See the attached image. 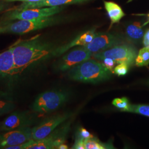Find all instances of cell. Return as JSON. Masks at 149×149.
Returning a JSON list of instances; mask_svg holds the SVG:
<instances>
[{
    "label": "cell",
    "mask_w": 149,
    "mask_h": 149,
    "mask_svg": "<svg viewBox=\"0 0 149 149\" xmlns=\"http://www.w3.org/2000/svg\"><path fill=\"white\" fill-rule=\"evenodd\" d=\"M16 65V74L33 67L51 56L55 49L41 40L39 36L17 42L11 47Z\"/></svg>",
    "instance_id": "6da1fadb"
},
{
    "label": "cell",
    "mask_w": 149,
    "mask_h": 149,
    "mask_svg": "<svg viewBox=\"0 0 149 149\" xmlns=\"http://www.w3.org/2000/svg\"><path fill=\"white\" fill-rule=\"evenodd\" d=\"M112 73L102 63L89 59L69 70L68 75L75 81L97 84L109 79Z\"/></svg>",
    "instance_id": "7a4b0ae2"
},
{
    "label": "cell",
    "mask_w": 149,
    "mask_h": 149,
    "mask_svg": "<svg viewBox=\"0 0 149 149\" xmlns=\"http://www.w3.org/2000/svg\"><path fill=\"white\" fill-rule=\"evenodd\" d=\"M69 99V94L62 91H48L38 96L32 105L33 112L45 114L58 109Z\"/></svg>",
    "instance_id": "3957f363"
},
{
    "label": "cell",
    "mask_w": 149,
    "mask_h": 149,
    "mask_svg": "<svg viewBox=\"0 0 149 149\" xmlns=\"http://www.w3.org/2000/svg\"><path fill=\"white\" fill-rule=\"evenodd\" d=\"M138 55L136 49L133 46L127 44H119L92 54L95 59L98 60L109 58L114 60L117 64L125 63L130 67L135 64V59Z\"/></svg>",
    "instance_id": "277c9868"
},
{
    "label": "cell",
    "mask_w": 149,
    "mask_h": 149,
    "mask_svg": "<svg viewBox=\"0 0 149 149\" xmlns=\"http://www.w3.org/2000/svg\"><path fill=\"white\" fill-rule=\"evenodd\" d=\"M71 121L69 119L45 138L38 140L32 139L31 144L28 149H57L60 145L65 143L71 129Z\"/></svg>",
    "instance_id": "5b68a950"
},
{
    "label": "cell",
    "mask_w": 149,
    "mask_h": 149,
    "mask_svg": "<svg viewBox=\"0 0 149 149\" xmlns=\"http://www.w3.org/2000/svg\"><path fill=\"white\" fill-rule=\"evenodd\" d=\"M57 23L58 19L54 16L29 20H18L10 23L7 33L23 34L53 26Z\"/></svg>",
    "instance_id": "8992f818"
},
{
    "label": "cell",
    "mask_w": 149,
    "mask_h": 149,
    "mask_svg": "<svg viewBox=\"0 0 149 149\" xmlns=\"http://www.w3.org/2000/svg\"><path fill=\"white\" fill-rule=\"evenodd\" d=\"M70 113L58 114L47 118L38 125L32 128V139L34 140L45 138L60 124L71 117Z\"/></svg>",
    "instance_id": "52a82bcc"
},
{
    "label": "cell",
    "mask_w": 149,
    "mask_h": 149,
    "mask_svg": "<svg viewBox=\"0 0 149 149\" xmlns=\"http://www.w3.org/2000/svg\"><path fill=\"white\" fill-rule=\"evenodd\" d=\"M36 116L28 112H16L11 113L0 122V131L7 132L25 127H31L36 122Z\"/></svg>",
    "instance_id": "ba28073f"
},
{
    "label": "cell",
    "mask_w": 149,
    "mask_h": 149,
    "mask_svg": "<svg viewBox=\"0 0 149 149\" xmlns=\"http://www.w3.org/2000/svg\"><path fill=\"white\" fill-rule=\"evenodd\" d=\"M92 53L84 46L76 48L64 55L57 63L56 69L60 71H66L78 64L90 59Z\"/></svg>",
    "instance_id": "9c48e42d"
},
{
    "label": "cell",
    "mask_w": 149,
    "mask_h": 149,
    "mask_svg": "<svg viewBox=\"0 0 149 149\" xmlns=\"http://www.w3.org/2000/svg\"><path fill=\"white\" fill-rule=\"evenodd\" d=\"M32 139L31 127L3 132L0 134V149H8L11 146L24 143Z\"/></svg>",
    "instance_id": "30bf717a"
},
{
    "label": "cell",
    "mask_w": 149,
    "mask_h": 149,
    "mask_svg": "<svg viewBox=\"0 0 149 149\" xmlns=\"http://www.w3.org/2000/svg\"><path fill=\"white\" fill-rule=\"evenodd\" d=\"M123 43L122 39L118 36L109 33H98L90 43L84 47L93 54Z\"/></svg>",
    "instance_id": "8fae6325"
},
{
    "label": "cell",
    "mask_w": 149,
    "mask_h": 149,
    "mask_svg": "<svg viewBox=\"0 0 149 149\" xmlns=\"http://www.w3.org/2000/svg\"><path fill=\"white\" fill-rule=\"evenodd\" d=\"M59 6H52L44 8L25 9L20 11L15 10L9 17L11 20H29L38 18L54 16L61 10Z\"/></svg>",
    "instance_id": "7c38bea8"
},
{
    "label": "cell",
    "mask_w": 149,
    "mask_h": 149,
    "mask_svg": "<svg viewBox=\"0 0 149 149\" xmlns=\"http://www.w3.org/2000/svg\"><path fill=\"white\" fill-rule=\"evenodd\" d=\"M96 33L95 29H92L81 34L71 42L55 49L54 52L55 56H60L69 50L70 49L77 45L85 46L93 40V38L95 37L96 35Z\"/></svg>",
    "instance_id": "4fadbf2b"
},
{
    "label": "cell",
    "mask_w": 149,
    "mask_h": 149,
    "mask_svg": "<svg viewBox=\"0 0 149 149\" xmlns=\"http://www.w3.org/2000/svg\"><path fill=\"white\" fill-rule=\"evenodd\" d=\"M88 1L90 0H43L38 2H24L21 5L18 7L16 10L20 11L25 9L43 8L45 7L52 6H60L64 5L81 3Z\"/></svg>",
    "instance_id": "5bb4252c"
},
{
    "label": "cell",
    "mask_w": 149,
    "mask_h": 149,
    "mask_svg": "<svg viewBox=\"0 0 149 149\" xmlns=\"http://www.w3.org/2000/svg\"><path fill=\"white\" fill-rule=\"evenodd\" d=\"M16 74V65L11 47L0 53V76H8Z\"/></svg>",
    "instance_id": "9a60e30c"
},
{
    "label": "cell",
    "mask_w": 149,
    "mask_h": 149,
    "mask_svg": "<svg viewBox=\"0 0 149 149\" xmlns=\"http://www.w3.org/2000/svg\"><path fill=\"white\" fill-rule=\"evenodd\" d=\"M143 26L138 22H134L129 24L126 29V35L128 40L134 43H140L144 38V29Z\"/></svg>",
    "instance_id": "2e32d148"
},
{
    "label": "cell",
    "mask_w": 149,
    "mask_h": 149,
    "mask_svg": "<svg viewBox=\"0 0 149 149\" xmlns=\"http://www.w3.org/2000/svg\"><path fill=\"white\" fill-rule=\"evenodd\" d=\"M104 5L108 16L111 21V26L113 24L118 23L125 16L122 8L116 3L111 1H104Z\"/></svg>",
    "instance_id": "e0dca14e"
},
{
    "label": "cell",
    "mask_w": 149,
    "mask_h": 149,
    "mask_svg": "<svg viewBox=\"0 0 149 149\" xmlns=\"http://www.w3.org/2000/svg\"><path fill=\"white\" fill-rule=\"evenodd\" d=\"M85 149H114L111 143H102L96 138L86 139L84 141Z\"/></svg>",
    "instance_id": "ac0fdd59"
},
{
    "label": "cell",
    "mask_w": 149,
    "mask_h": 149,
    "mask_svg": "<svg viewBox=\"0 0 149 149\" xmlns=\"http://www.w3.org/2000/svg\"><path fill=\"white\" fill-rule=\"evenodd\" d=\"M149 64V48L145 47L139 52L135 59V65L139 67L147 66Z\"/></svg>",
    "instance_id": "d6986e66"
},
{
    "label": "cell",
    "mask_w": 149,
    "mask_h": 149,
    "mask_svg": "<svg viewBox=\"0 0 149 149\" xmlns=\"http://www.w3.org/2000/svg\"><path fill=\"white\" fill-rule=\"evenodd\" d=\"M128 112L136 113L149 117V105L130 104Z\"/></svg>",
    "instance_id": "ffe728a7"
},
{
    "label": "cell",
    "mask_w": 149,
    "mask_h": 149,
    "mask_svg": "<svg viewBox=\"0 0 149 149\" xmlns=\"http://www.w3.org/2000/svg\"><path fill=\"white\" fill-rule=\"evenodd\" d=\"M112 104L119 109L122 112H128L130 103L126 97L116 98L112 101Z\"/></svg>",
    "instance_id": "44dd1931"
},
{
    "label": "cell",
    "mask_w": 149,
    "mask_h": 149,
    "mask_svg": "<svg viewBox=\"0 0 149 149\" xmlns=\"http://www.w3.org/2000/svg\"><path fill=\"white\" fill-rule=\"evenodd\" d=\"M15 108L13 102L0 100V117L12 112Z\"/></svg>",
    "instance_id": "7402d4cb"
},
{
    "label": "cell",
    "mask_w": 149,
    "mask_h": 149,
    "mask_svg": "<svg viewBox=\"0 0 149 149\" xmlns=\"http://www.w3.org/2000/svg\"><path fill=\"white\" fill-rule=\"evenodd\" d=\"M130 66L125 63L118 64L113 70V73L117 74L118 76H125L128 72V70Z\"/></svg>",
    "instance_id": "603a6c76"
},
{
    "label": "cell",
    "mask_w": 149,
    "mask_h": 149,
    "mask_svg": "<svg viewBox=\"0 0 149 149\" xmlns=\"http://www.w3.org/2000/svg\"><path fill=\"white\" fill-rule=\"evenodd\" d=\"M93 136L88 132L86 129L84 128H80L77 130L76 133L75 139H80L82 140H85L86 139L93 138Z\"/></svg>",
    "instance_id": "cb8c5ba5"
},
{
    "label": "cell",
    "mask_w": 149,
    "mask_h": 149,
    "mask_svg": "<svg viewBox=\"0 0 149 149\" xmlns=\"http://www.w3.org/2000/svg\"><path fill=\"white\" fill-rule=\"evenodd\" d=\"M101 61H102V64L105 66L107 69L109 70L113 73V70L116 67V65L117 64V63L114 60L111 59L109 58H106L102 59Z\"/></svg>",
    "instance_id": "d4e9b609"
},
{
    "label": "cell",
    "mask_w": 149,
    "mask_h": 149,
    "mask_svg": "<svg viewBox=\"0 0 149 149\" xmlns=\"http://www.w3.org/2000/svg\"><path fill=\"white\" fill-rule=\"evenodd\" d=\"M72 149H85L84 140L80 139H75L74 144L71 148Z\"/></svg>",
    "instance_id": "484cf974"
},
{
    "label": "cell",
    "mask_w": 149,
    "mask_h": 149,
    "mask_svg": "<svg viewBox=\"0 0 149 149\" xmlns=\"http://www.w3.org/2000/svg\"><path fill=\"white\" fill-rule=\"evenodd\" d=\"M10 22H0V34L7 33L8 25Z\"/></svg>",
    "instance_id": "4316f807"
},
{
    "label": "cell",
    "mask_w": 149,
    "mask_h": 149,
    "mask_svg": "<svg viewBox=\"0 0 149 149\" xmlns=\"http://www.w3.org/2000/svg\"><path fill=\"white\" fill-rule=\"evenodd\" d=\"M143 43L145 47L149 48V29L144 34Z\"/></svg>",
    "instance_id": "83f0119b"
},
{
    "label": "cell",
    "mask_w": 149,
    "mask_h": 149,
    "mask_svg": "<svg viewBox=\"0 0 149 149\" xmlns=\"http://www.w3.org/2000/svg\"><path fill=\"white\" fill-rule=\"evenodd\" d=\"M4 2H15V1H21L23 2H38L43 0H2Z\"/></svg>",
    "instance_id": "f1b7e54d"
},
{
    "label": "cell",
    "mask_w": 149,
    "mask_h": 149,
    "mask_svg": "<svg viewBox=\"0 0 149 149\" xmlns=\"http://www.w3.org/2000/svg\"><path fill=\"white\" fill-rule=\"evenodd\" d=\"M69 148H68V146L67 145H66V144H61V145H60L58 147V148L57 149H68Z\"/></svg>",
    "instance_id": "f546056e"
},
{
    "label": "cell",
    "mask_w": 149,
    "mask_h": 149,
    "mask_svg": "<svg viewBox=\"0 0 149 149\" xmlns=\"http://www.w3.org/2000/svg\"><path fill=\"white\" fill-rule=\"evenodd\" d=\"M146 16H148V21L146 22V23H144V24H143V27H144V26H145V25H146V24H148V23H149V14H148V15H146Z\"/></svg>",
    "instance_id": "4dcf8cb0"
},
{
    "label": "cell",
    "mask_w": 149,
    "mask_h": 149,
    "mask_svg": "<svg viewBox=\"0 0 149 149\" xmlns=\"http://www.w3.org/2000/svg\"><path fill=\"white\" fill-rule=\"evenodd\" d=\"M3 8H4V6L2 4L0 3V12L3 10Z\"/></svg>",
    "instance_id": "1f68e13d"
},
{
    "label": "cell",
    "mask_w": 149,
    "mask_h": 149,
    "mask_svg": "<svg viewBox=\"0 0 149 149\" xmlns=\"http://www.w3.org/2000/svg\"><path fill=\"white\" fill-rule=\"evenodd\" d=\"M147 85H148V86H149V80H148V81L147 82Z\"/></svg>",
    "instance_id": "d6a6232c"
},
{
    "label": "cell",
    "mask_w": 149,
    "mask_h": 149,
    "mask_svg": "<svg viewBox=\"0 0 149 149\" xmlns=\"http://www.w3.org/2000/svg\"><path fill=\"white\" fill-rule=\"evenodd\" d=\"M0 132H1V131H0Z\"/></svg>",
    "instance_id": "836d02e7"
}]
</instances>
